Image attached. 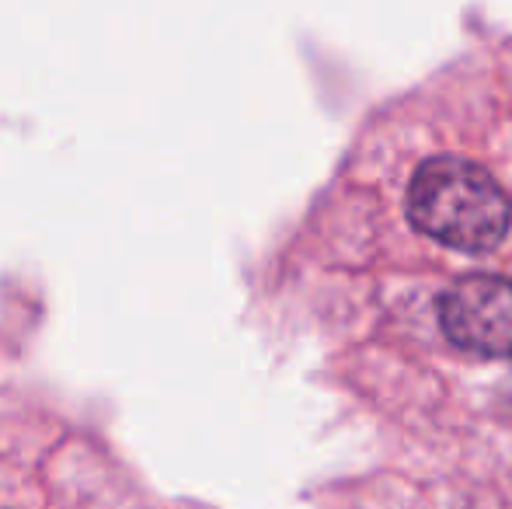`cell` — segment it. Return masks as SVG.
<instances>
[{
  "label": "cell",
  "instance_id": "7a4b0ae2",
  "mask_svg": "<svg viewBox=\"0 0 512 509\" xmlns=\"http://www.w3.org/2000/svg\"><path fill=\"white\" fill-rule=\"evenodd\" d=\"M439 318L460 349L512 360V279L464 276L443 293Z\"/></svg>",
  "mask_w": 512,
  "mask_h": 509
},
{
  "label": "cell",
  "instance_id": "6da1fadb",
  "mask_svg": "<svg viewBox=\"0 0 512 509\" xmlns=\"http://www.w3.org/2000/svg\"><path fill=\"white\" fill-rule=\"evenodd\" d=\"M408 220L457 252H492L509 234L512 206L502 185L464 157H432L408 189Z\"/></svg>",
  "mask_w": 512,
  "mask_h": 509
}]
</instances>
